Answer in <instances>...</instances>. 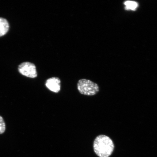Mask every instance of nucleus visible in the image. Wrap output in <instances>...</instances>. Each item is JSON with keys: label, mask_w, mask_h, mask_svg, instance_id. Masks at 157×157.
Listing matches in <instances>:
<instances>
[{"label": "nucleus", "mask_w": 157, "mask_h": 157, "mask_svg": "<svg viewBox=\"0 0 157 157\" xmlns=\"http://www.w3.org/2000/svg\"><path fill=\"white\" fill-rule=\"evenodd\" d=\"M94 150L99 157H109L112 154L114 145L109 137L101 135L98 136L94 142Z\"/></svg>", "instance_id": "1"}, {"label": "nucleus", "mask_w": 157, "mask_h": 157, "mask_svg": "<svg viewBox=\"0 0 157 157\" xmlns=\"http://www.w3.org/2000/svg\"><path fill=\"white\" fill-rule=\"evenodd\" d=\"M77 88L80 93L87 96L95 95L99 91V86L97 83L85 78L78 80Z\"/></svg>", "instance_id": "2"}, {"label": "nucleus", "mask_w": 157, "mask_h": 157, "mask_svg": "<svg viewBox=\"0 0 157 157\" xmlns=\"http://www.w3.org/2000/svg\"><path fill=\"white\" fill-rule=\"evenodd\" d=\"M18 71L22 75L27 77L34 78L38 76L36 67L32 63H22L19 66Z\"/></svg>", "instance_id": "3"}, {"label": "nucleus", "mask_w": 157, "mask_h": 157, "mask_svg": "<svg viewBox=\"0 0 157 157\" xmlns=\"http://www.w3.org/2000/svg\"><path fill=\"white\" fill-rule=\"evenodd\" d=\"M45 86L51 91L55 93H58L61 88L60 78L56 77L49 78L46 80Z\"/></svg>", "instance_id": "4"}, {"label": "nucleus", "mask_w": 157, "mask_h": 157, "mask_svg": "<svg viewBox=\"0 0 157 157\" xmlns=\"http://www.w3.org/2000/svg\"><path fill=\"white\" fill-rule=\"evenodd\" d=\"M9 29V25L6 19L0 17V37L7 34Z\"/></svg>", "instance_id": "5"}, {"label": "nucleus", "mask_w": 157, "mask_h": 157, "mask_svg": "<svg viewBox=\"0 0 157 157\" xmlns=\"http://www.w3.org/2000/svg\"><path fill=\"white\" fill-rule=\"evenodd\" d=\"M124 4L125 6V9L127 10H131L135 11L136 10L139 6L138 3L133 1H126L125 2Z\"/></svg>", "instance_id": "6"}, {"label": "nucleus", "mask_w": 157, "mask_h": 157, "mask_svg": "<svg viewBox=\"0 0 157 157\" xmlns=\"http://www.w3.org/2000/svg\"><path fill=\"white\" fill-rule=\"evenodd\" d=\"M6 130V124L3 117L0 116V134L4 133Z\"/></svg>", "instance_id": "7"}]
</instances>
